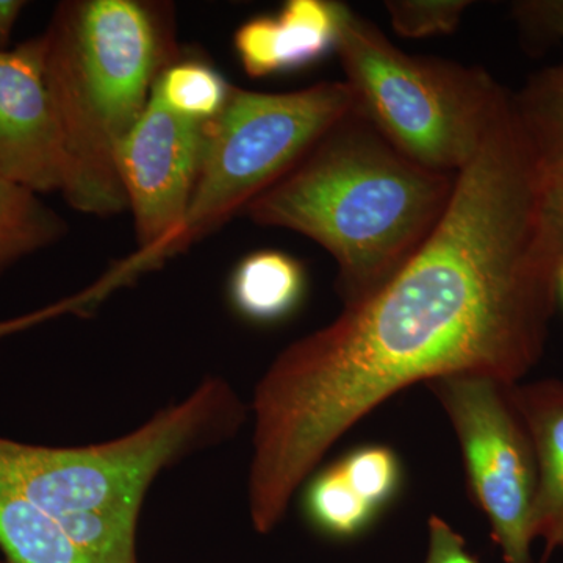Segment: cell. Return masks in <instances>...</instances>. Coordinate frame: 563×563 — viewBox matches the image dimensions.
Returning a JSON list of instances; mask_svg holds the SVG:
<instances>
[{"instance_id": "obj_1", "label": "cell", "mask_w": 563, "mask_h": 563, "mask_svg": "<svg viewBox=\"0 0 563 563\" xmlns=\"http://www.w3.org/2000/svg\"><path fill=\"white\" fill-rule=\"evenodd\" d=\"M561 257L510 99L420 250L263 374L247 479L254 528L273 531L333 444L404 388L455 374L520 383L543 355Z\"/></svg>"}, {"instance_id": "obj_2", "label": "cell", "mask_w": 563, "mask_h": 563, "mask_svg": "<svg viewBox=\"0 0 563 563\" xmlns=\"http://www.w3.org/2000/svg\"><path fill=\"white\" fill-rule=\"evenodd\" d=\"M455 180L457 174L410 161L355 106L242 214L324 247L339 268L340 299L354 307L420 250L442 220Z\"/></svg>"}, {"instance_id": "obj_3", "label": "cell", "mask_w": 563, "mask_h": 563, "mask_svg": "<svg viewBox=\"0 0 563 563\" xmlns=\"http://www.w3.org/2000/svg\"><path fill=\"white\" fill-rule=\"evenodd\" d=\"M41 40L66 155L62 196L80 213L120 214L129 207L118 154L180 58L173 3L65 0Z\"/></svg>"}, {"instance_id": "obj_4", "label": "cell", "mask_w": 563, "mask_h": 563, "mask_svg": "<svg viewBox=\"0 0 563 563\" xmlns=\"http://www.w3.org/2000/svg\"><path fill=\"white\" fill-rule=\"evenodd\" d=\"M244 409L210 377L135 432L84 448H46L0 437V474L68 533L80 518L139 525L141 504L163 470L239 431Z\"/></svg>"}, {"instance_id": "obj_5", "label": "cell", "mask_w": 563, "mask_h": 563, "mask_svg": "<svg viewBox=\"0 0 563 563\" xmlns=\"http://www.w3.org/2000/svg\"><path fill=\"white\" fill-rule=\"evenodd\" d=\"M335 51L363 114L433 172L461 173L512 96L483 68L398 49L344 3Z\"/></svg>"}, {"instance_id": "obj_6", "label": "cell", "mask_w": 563, "mask_h": 563, "mask_svg": "<svg viewBox=\"0 0 563 563\" xmlns=\"http://www.w3.org/2000/svg\"><path fill=\"white\" fill-rule=\"evenodd\" d=\"M355 106L346 81L288 92L233 87L220 117L209 122L201 173L173 257L242 214Z\"/></svg>"}, {"instance_id": "obj_7", "label": "cell", "mask_w": 563, "mask_h": 563, "mask_svg": "<svg viewBox=\"0 0 563 563\" xmlns=\"http://www.w3.org/2000/svg\"><path fill=\"white\" fill-rule=\"evenodd\" d=\"M461 444L474 503L487 517L506 563H533L532 518L539 470L514 384L483 374L428 383Z\"/></svg>"}, {"instance_id": "obj_8", "label": "cell", "mask_w": 563, "mask_h": 563, "mask_svg": "<svg viewBox=\"0 0 563 563\" xmlns=\"http://www.w3.org/2000/svg\"><path fill=\"white\" fill-rule=\"evenodd\" d=\"M207 132L209 122L174 113L152 90L118 154L139 250L107 274L113 288L173 258L201 173Z\"/></svg>"}, {"instance_id": "obj_9", "label": "cell", "mask_w": 563, "mask_h": 563, "mask_svg": "<svg viewBox=\"0 0 563 563\" xmlns=\"http://www.w3.org/2000/svg\"><path fill=\"white\" fill-rule=\"evenodd\" d=\"M66 155L44 73L41 35L0 52V179L62 192Z\"/></svg>"}, {"instance_id": "obj_10", "label": "cell", "mask_w": 563, "mask_h": 563, "mask_svg": "<svg viewBox=\"0 0 563 563\" xmlns=\"http://www.w3.org/2000/svg\"><path fill=\"white\" fill-rule=\"evenodd\" d=\"M340 2L288 0L274 16L251 18L233 36L236 57L254 79L306 68L335 51Z\"/></svg>"}, {"instance_id": "obj_11", "label": "cell", "mask_w": 563, "mask_h": 563, "mask_svg": "<svg viewBox=\"0 0 563 563\" xmlns=\"http://www.w3.org/2000/svg\"><path fill=\"white\" fill-rule=\"evenodd\" d=\"M514 401L536 450L539 484L533 504V539L544 542V561L563 550V380L514 384Z\"/></svg>"}, {"instance_id": "obj_12", "label": "cell", "mask_w": 563, "mask_h": 563, "mask_svg": "<svg viewBox=\"0 0 563 563\" xmlns=\"http://www.w3.org/2000/svg\"><path fill=\"white\" fill-rule=\"evenodd\" d=\"M306 290L301 262L273 250L246 255L229 280V299L235 312L258 324L290 317L301 306Z\"/></svg>"}, {"instance_id": "obj_13", "label": "cell", "mask_w": 563, "mask_h": 563, "mask_svg": "<svg viewBox=\"0 0 563 563\" xmlns=\"http://www.w3.org/2000/svg\"><path fill=\"white\" fill-rule=\"evenodd\" d=\"M0 550L5 563H98L57 520L0 474Z\"/></svg>"}, {"instance_id": "obj_14", "label": "cell", "mask_w": 563, "mask_h": 563, "mask_svg": "<svg viewBox=\"0 0 563 563\" xmlns=\"http://www.w3.org/2000/svg\"><path fill=\"white\" fill-rule=\"evenodd\" d=\"M65 220L40 195L0 179V277L22 258L60 242Z\"/></svg>"}, {"instance_id": "obj_15", "label": "cell", "mask_w": 563, "mask_h": 563, "mask_svg": "<svg viewBox=\"0 0 563 563\" xmlns=\"http://www.w3.org/2000/svg\"><path fill=\"white\" fill-rule=\"evenodd\" d=\"M512 102L540 172L563 173V65L533 74Z\"/></svg>"}, {"instance_id": "obj_16", "label": "cell", "mask_w": 563, "mask_h": 563, "mask_svg": "<svg viewBox=\"0 0 563 563\" xmlns=\"http://www.w3.org/2000/svg\"><path fill=\"white\" fill-rule=\"evenodd\" d=\"M303 512L317 531L332 539H354L369 528L379 510L352 488L339 462L307 479Z\"/></svg>"}, {"instance_id": "obj_17", "label": "cell", "mask_w": 563, "mask_h": 563, "mask_svg": "<svg viewBox=\"0 0 563 563\" xmlns=\"http://www.w3.org/2000/svg\"><path fill=\"white\" fill-rule=\"evenodd\" d=\"M232 85L201 58H177L163 70L154 92L168 109L187 120L211 122L224 110Z\"/></svg>"}, {"instance_id": "obj_18", "label": "cell", "mask_w": 563, "mask_h": 563, "mask_svg": "<svg viewBox=\"0 0 563 563\" xmlns=\"http://www.w3.org/2000/svg\"><path fill=\"white\" fill-rule=\"evenodd\" d=\"M339 463L352 488L374 509L383 510L399 490L401 463L391 448L380 444L361 446Z\"/></svg>"}, {"instance_id": "obj_19", "label": "cell", "mask_w": 563, "mask_h": 563, "mask_svg": "<svg viewBox=\"0 0 563 563\" xmlns=\"http://www.w3.org/2000/svg\"><path fill=\"white\" fill-rule=\"evenodd\" d=\"M470 5L468 0H388L385 9L398 35L418 40L451 35Z\"/></svg>"}, {"instance_id": "obj_20", "label": "cell", "mask_w": 563, "mask_h": 563, "mask_svg": "<svg viewBox=\"0 0 563 563\" xmlns=\"http://www.w3.org/2000/svg\"><path fill=\"white\" fill-rule=\"evenodd\" d=\"M512 16L531 52H543L563 41V0L515 2Z\"/></svg>"}, {"instance_id": "obj_21", "label": "cell", "mask_w": 563, "mask_h": 563, "mask_svg": "<svg viewBox=\"0 0 563 563\" xmlns=\"http://www.w3.org/2000/svg\"><path fill=\"white\" fill-rule=\"evenodd\" d=\"M429 543L424 563H481L466 548L465 539L442 517L429 518Z\"/></svg>"}, {"instance_id": "obj_22", "label": "cell", "mask_w": 563, "mask_h": 563, "mask_svg": "<svg viewBox=\"0 0 563 563\" xmlns=\"http://www.w3.org/2000/svg\"><path fill=\"white\" fill-rule=\"evenodd\" d=\"M544 211L563 254V173L543 176Z\"/></svg>"}, {"instance_id": "obj_23", "label": "cell", "mask_w": 563, "mask_h": 563, "mask_svg": "<svg viewBox=\"0 0 563 563\" xmlns=\"http://www.w3.org/2000/svg\"><path fill=\"white\" fill-rule=\"evenodd\" d=\"M25 5L22 0H0V52L11 49V35Z\"/></svg>"}, {"instance_id": "obj_24", "label": "cell", "mask_w": 563, "mask_h": 563, "mask_svg": "<svg viewBox=\"0 0 563 563\" xmlns=\"http://www.w3.org/2000/svg\"><path fill=\"white\" fill-rule=\"evenodd\" d=\"M558 299L563 302V254L558 268Z\"/></svg>"}]
</instances>
